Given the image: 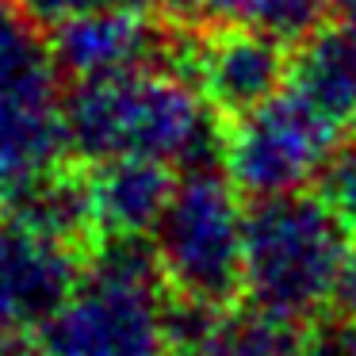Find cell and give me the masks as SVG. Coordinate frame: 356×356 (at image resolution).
Returning a JSON list of instances; mask_svg holds the SVG:
<instances>
[{"label": "cell", "instance_id": "cell-14", "mask_svg": "<svg viewBox=\"0 0 356 356\" xmlns=\"http://www.w3.org/2000/svg\"><path fill=\"white\" fill-rule=\"evenodd\" d=\"M314 192L322 195V203L337 218L345 238L356 245V146H345L333 157L330 169L322 172V180L314 184Z\"/></svg>", "mask_w": 356, "mask_h": 356}, {"label": "cell", "instance_id": "cell-1", "mask_svg": "<svg viewBox=\"0 0 356 356\" xmlns=\"http://www.w3.org/2000/svg\"><path fill=\"white\" fill-rule=\"evenodd\" d=\"M70 161L149 157L177 172L222 169V123L188 77L161 65L77 81L62 100Z\"/></svg>", "mask_w": 356, "mask_h": 356}, {"label": "cell", "instance_id": "cell-12", "mask_svg": "<svg viewBox=\"0 0 356 356\" xmlns=\"http://www.w3.org/2000/svg\"><path fill=\"white\" fill-rule=\"evenodd\" d=\"M307 333H310L307 322L241 302V307L226 310L211 348L218 356H302Z\"/></svg>", "mask_w": 356, "mask_h": 356}, {"label": "cell", "instance_id": "cell-20", "mask_svg": "<svg viewBox=\"0 0 356 356\" xmlns=\"http://www.w3.org/2000/svg\"><path fill=\"white\" fill-rule=\"evenodd\" d=\"M4 218H8V188L0 184V222H4Z\"/></svg>", "mask_w": 356, "mask_h": 356}, {"label": "cell", "instance_id": "cell-6", "mask_svg": "<svg viewBox=\"0 0 356 356\" xmlns=\"http://www.w3.org/2000/svg\"><path fill=\"white\" fill-rule=\"evenodd\" d=\"M291 50L295 42L257 27H203V31H188L180 77L192 81L215 119L230 127L287 88Z\"/></svg>", "mask_w": 356, "mask_h": 356}, {"label": "cell", "instance_id": "cell-17", "mask_svg": "<svg viewBox=\"0 0 356 356\" xmlns=\"http://www.w3.org/2000/svg\"><path fill=\"white\" fill-rule=\"evenodd\" d=\"M330 318H337V322H356V245L348 249L345 268H341L337 287H333Z\"/></svg>", "mask_w": 356, "mask_h": 356}, {"label": "cell", "instance_id": "cell-2", "mask_svg": "<svg viewBox=\"0 0 356 356\" xmlns=\"http://www.w3.org/2000/svg\"><path fill=\"white\" fill-rule=\"evenodd\" d=\"M165 310L154 238H104L73 299L39 325L31 356H172Z\"/></svg>", "mask_w": 356, "mask_h": 356}, {"label": "cell", "instance_id": "cell-5", "mask_svg": "<svg viewBox=\"0 0 356 356\" xmlns=\"http://www.w3.org/2000/svg\"><path fill=\"white\" fill-rule=\"evenodd\" d=\"M345 149V131L284 88L264 108L222 127V169L245 200L307 192Z\"/></svg>", "mask_w": 356, "mask_h": 356}, {"label": "cell", "instance_id": "cell-13", "mask_svg": "<svg viewBox=\"0 0 356 356\" xmlns=\"http://www.w3.org/2000/svg\"><path fill=\"white\" fill-rule=\"evenodd\" d=\"M330 0H211V27H257L276 39L299 42L325 24Z\"/></svg>", "mask_w": 356, "mask_h": 356}, {"label": "cell", "instance_id": "cell-10", "mask_svg": "<svg viewBox=\"0 0 356 356\" xmlns=\"http://www.w3.org/2000/svg\"><path fill=\"white\" fill-rule=\"evenodd\" d=\"M287 88L299 92L337 131H356V31L322 24L291 50Z\"/></svg>", "mask_w": 356, "mask_h": 356}, {"label": "cell", "instance_id": "cell-8", "mask_svg": "<svg viewBox=\"0 0 356 356\" xmlns=\"http://www.w3.org/2000/svg\"><path fill=\"white\" fill-rule=\"evenodd\" d=\"M88 268V253L54 241L31 226L4 218L0 222V318H8L19 333L35 341L39 325H47Z\"/></svg>", "mask_w": 356, "mask_h": 356}, {"label": "cell", "instance_id": "cell-7", "mask_svg": "<svg viewBox=\"0 0 356 356\" xmlns=\"http://www.w3.org/2000/svg\"><path fill=\"white\" fill-rule=\"evenodd\" d=\"M50 50L65 81H96L131 70H180L184 31L123 8H92L50 27Z\"/></svg>", "mask_w": 356, "mask_h": 356}, {"label": "cell", "instance_id": "cell-3", "mask_svg": "<svg viewBox=\"0 0 356 356\" xmlns=\"http://www.w3.org/2000/svg\"><path fill=\"white\" fill-rule=\"evenodd\" d=\"M353 241L318 192L253 200L245 215V302L295 318H330L333 287Z\"/></svg>", "mask_w": 356, "mask_h": 356}, {"label": "cell", "instance_id": "cell-9", "mask_svg": "<svg viewBox=\"0 0 356 356\" xmlns=\"http://www.w3.org/2000/svg\"><path fill=\"white\" fill-rule=\"evenodd\" d=\"M180 172L149 157H111L88 165L96 230L104 238H149L161 222ZM96 241V245H100Z\"/></svg>", "mask_w": 356, "mask_h": 356}, {"label": "cell", "instance_id": "cell-18", "mask_svg": "<svg viewBox=\"0 0 356 356\" xmlns=\"http://www.w3.org/2000/svg\"><path fill=\"white\" fill-rule=\"evenodd\" d=\"M330 16L333 24H345L356 31V0H330Z\"/></svg>", "mask_w": 356, "mask_h": 356}, {"label": "cell", "instance_id": "cell-16", "mask_svg": "<svg viewBox=\"0 0 356 356\" xmlns=\"http://www.w3.org/2000/svg\"><path fill=\"white\" fill-rule=\"evenodd\" d=\"M161 19L180 31L211 27V0H161Z\"/></svg>", "mask_w": 356, "mask_h": 356}, {"label": "cell", "instance_id": "cell-21", "mask_svg": "<svg viewBox=\"0 0 356 356\" xmlns=\"http://www.w3.org/2000/svg\"><path fill=\"white\" fill-rule=\"evenodd\" d=\"M172 356H218L215 348H184V353H172Z\"/></svg>", "mask_w": 356, "mask_h": 356}, {"label": "cell", "instance_id": "cell-19", "mask_svg": "<svg viewBox=\"0 0 356 356\" xmlns=\"http://www.w3.org/2000/svg\"><path fill=\"white\" fill-rule=\"evenodd\" d=\"M341 330H345V353L356 356V322H341Z\"/></svg>", "mask_w": 356, "mask_h": 356}, {"label": "cell", "instance_id": "cell-11", "mask_svg": "<svg viewBox=\"0 0 356 356\" xmlns=\"http://www.w3.org/2000/svg\"><path fill=\"white\" fill-rule=\"evenodd\" d=\"M70 161L62 104L0 100V184L19 188Z\"/></svg>", "mask_w": 356, "mask_h": 356}, {"label": "cell", "instance_id": "cell-15", "mask_svg": "<svg viewBox=\"0 0 356 356\" xmlns=\"http://www.w3.org/2000/svg\"><path fill=\"white\" fill-rule=\"evenodd\" d=\"M19 8L35 24H42L50 31L54 24H62L70 16H81V12H92V8H108V0H19Z\"/></svg>", "mask_w": 356, "mask_h": 356}, {"label": "cell", "instance_id": "cell-4", "mask_svg": "<svg viewBox=\"0 0 356 356\" xmlns=\"http://www.w3.org/2000/svg\"><path fill=\"white\" fill-rule=\"evenodd\" d=\"M245 195L226 169L180 172L177 192L154 226V249L169 291L234 310L245 302Z\"/></svg>", "mask_w": 356, "mask_h": 356}]
</instances>
